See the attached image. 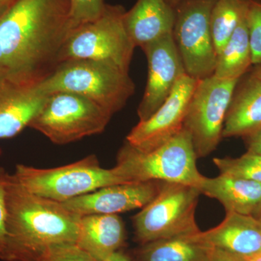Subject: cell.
Listing matches in <instances>:
<instances>
[{
	"label": "cell",
	"mask_w": 261,
	"mask_h": 261,
	"mask_svg": "<svg viewBox=\"0 0 261 261\" xmlns=\"http://www.w3.org/2000/svg\"><path fill=\"white\" fill-rule=\"evenodd\" d=\"M73 29L70 0H15L0 17V74L39 84Z\"/></svg>",
	"instance_id": "obj_1"
},
{
	"label": "cell",
	"mask_w": 261,
	"mask_h": 261,
	"mask_svg": "<svg viewBox=\"0 0 261 261\" xmlns=\"http://www.w3.org/2000/svg\"><path fill=\"white\" fill-rule=\"evenodd\" d=\"M5 261H36L49 247L76 244L82 216L63 202L29 192L10 175Z\"/></svg>",
	"instance_id": "obj_2"
},
{
	"label": "cell",
	"mask_w": 261,
	"mask_h": 261,
	"mask_svg": "<svg viewBox=\"0 0 261 261\" xmlns=\"http://www.w3.org/2000/svg\"><path fill=\"white\" fill-rule=\"evenodd\" d=\"M41 93L71 92L96 103L113 115L126 106L135 92L128 72L106 62L70 60L60 63L37 85Z\"/></svg>",
	"instance_id": "obj_3"
},
{
	"label": "cell",
	"mask_w": 261,
	"mask_h": 261,
	"mask_svg": "<svg viewBox=\"0 0 261 261\" xmlns=\"http://www.w3.org/2000/svg\"><path fill=\"white\" fill-rule=\"evenodd\" d=\"M192 137L185 128L163 145L142 152L125 142L117 154L116 167L126 183L171 182L198 189L205 176L198 171Z\"/></svg>",
	"instance_id": "obj_4"
},
{
	"label": "cell",
	"mask_w": 261,
	"mask_h": 261,
	"mask_svg": "<svg viewBox=\"0 0 261 261\" xmlns=\"http://www.w3.org/2000/svg\"><path fill=\"white\" fill-rule=\"evenodd\" d=\"M13 175L29 192L60 202L102 187L126 183L116 167L102 168L94 154L57 168H38L18 164Z\"/></svg>",
	"instance_id": "obj_5"
},
{
	"label": "cell",
	"mask_w": 261,
	"mask_h": 261,
	"mask_svg": "<svg viewBox=\"0 0 261 261\" xmlns=\"http://www.w3.org/2000/svg\"><path fill=\"white\" fill-rule=\"evenodd\" d=\"M125 11L121 5L106 4L99 18L72 29L60 51L58 64L70 60H91L128 72L135 47L123 24Z\"/></svg>",
	"instance_id": "obj_6"
},
{
	"label": "cell",
	"mask_w": 261,
	"mask_h": 261,
	"mask_svg": "<svg viewBox=\"0 0 261 261\" xmlns=\"http://www.w3.org/2000/svg\"><path fill=\"white\" fill-rule=\"evenodd\" d=\"M201 195L197 187L162 181L158 195L132 219L141 245L200 232L195 212Z\"/></svg>",
	"instance_id": "obj_7"
},
{
	"label": "cell",
	"mask_w": 261,
	"mask_h": 261,
	"mask_svg": "<svg viewBox=\"0 0 261 261\" xmlns=\"http://www.w3.org/2000/svg\"><path fill=\"white\" fill-rule=\"evenodd\" d=\"M112 116L87 98L56 92L47 94L29 127L56 145H67L102 133Z\"/></svg>",
	"instance_id": "obj_8"
},
{
	"label": "cell",
	"mask_w": 261,
	"mask_h": 261,
	"mask_svg": "<svg viewBox=\"0 0 261 261\" xmlns=\"http://www.w3.org/2000/svg\"><path fill=\"white\" fill-rule=\"evenodd\" d=\"M239 82L214 75L197 80L183 127L191 136L197 159L212 153L223 138L225 118Z\"/></svg>",
	"instance_id": "obj_9"
},
{
	"label": "cell",
	"mask_w": 261,
	"mask_h": 261,
	"mask_svg": "<svg viewBox=\"0 0 261 261\" xmlns=\"http://www.w3.org/2000/svg\"><path fill=\"white\" fill-rule=\"evenodd\" d=\"M216 0H183L175 8L173 37L187 75L196 80L214 75L217 61L211 28Z\"/></svg>",
	"instance_id": "obj_10"
},
{
	"label": "cell",
	"mask_w": 261,
	"mask_h": 261,
	"mask_svg": "<svg viewBox=\"0 0 261 261\" xmlns=\"http://www.w3.org/2000/svg\"><path fill=\"white\" fill-rule=\"evenodd\" d=\"M197 82L187 73L182 75L162 106L147 121H139L126 142L142 152H149L179 133Z\"/></svg>",
	"instance_id": "obj_11"
},
{
	"label": "cell",
	"mask_w": 261,
	"mask_h": 261,
	"mask_svg": "<svg viewBox=\"0 0 261 261\" xmlns=\"http://www.w3.org/2000/svg\"><path fill=\"white\" fill-rule=\"evenodd\" d=\"M142 49L147 57L148 76L137 114L140 121H145L162 106L186 71L173 34L149 43Z\"/></svg>",
	"instance_id": "obj_12"
},
{
	"label": "cell",
	"mask_w": 261,
	"mask_h": 261,
	"mask_svg": "<svg viewBox=\"0 0 261 261\" xmlns=\"http://www.w3.org/2000/svg\"><path fill=\"white\" fill-rule=\"evenodd\" d=\"M162 181L130 182L102 187L63 202L80 216L95 214H117L142 209L158 195Z\"/></svg>",
	"instance_id": "obj_13"
},
{
	"label": "cell",
	"mask_w": 261,
	"mask_h": 261,
	"mask_svg": "<svg viewBox=\"0 0 261 261\" xmlns=\"http://www.w3.org/2000/svg\"><path fill=\"white\" fill-rule=\"evenodd\" d=\"M37 85L17 75L0 74V139L11 138L29 127L47 96Z\"/></svg>",
	"instance_id": "obj_14"
},
{
	"label": "cell",
	"mask_w": 261,
	"mask_h": 261,
	"mask_svg": "<svg viewBox=\"0 0 261 261\" xmlns=\"http://www.w3.org/2000/svg\"><path fill=\"white\" fill-rule=\"evenodd\" d=\"M190 238L243 257L261 253V224L251 215L226 213L221 224Z\"/></svg>",
	"instance_id": "obj_15"
},
{
	"label": "cell",
	"mask_w": 261,
	"mask_h": 261,
	"mask_svg": "<svg viewBox=\"0 0 261 261\" xmlns=\"http://www.w3.org/2000/svg\"><path fill=\"white\" fill-rule=\"evenodd\" d=\"M175 20L176 10L166 0H137L123 14L125 29L135 47L173 34Z\"/></svg>",
	"instance_id": "obj_16"
},
{
	"label": "cell",
	"mask_w": 261,
	"mask_h": 261,
	"mask_svg": "<svg viewBox=\"0 0 261 261\" xmlns=\"http://www.w3.org/2000/svg\"><path fill=\"white\" fill-rule=\"evenodd\" d=\"M124 223L117 214L88 215L81 217L77 245L98 260L106 261L123 246Z\"/></svg>",
	"instance_id": "obj_17"
},
{
	"label": "cell",
	"mask_w": 261,
	"mask_h": 261,
	"mask_svg": "<svg viewBox=\"0 0 261 261\" xmlns=\"http://www.w3.org/2000/svg\"><path fill=\"white\" fill-rule=\"evenodd\" d=\"M198 190L221 202L226 213L252 215L261 204V184L247 178L221 173L215 178L205 176Z\"/></svg>",
	"instance_id": "obj_18"
},
{
	"label": "cell",
	"mask_w": 261,
	"mask_h": 261,
	"mask_svg": "<svg viewBox=\"0 0 261 261\" xmlns=\"http://www.w3.org/2000/svg\"><path fill=\"white\" fill-rule=\"evenodd\" d=\"M260 126L261 80L250 75L235 89L225 118L222 137H245Z\"/></svg>",
	"instance_id": "obj_19"
},
{
	"label": "cell",
	"mask_w": 261,
	"mask_h": 261,
	"mask_svg": "<svg viewBox=\"0 0 261 261\" xmlns=\"http://www.w3.org/2000/svg\"><path fill=\"white\" fill-rule=\"evenodd\" d=\"M246 13L224 49L217 56L214 73L217 78L240 80L252 65Z\"/></svg>",
	"instance_id": "obj_20"
},
{
	"label": "cell",
	"mask_w": 261,
	"mask_h": 261,
	"mask_svg": "<svg viewBox=\"0 0 261 261\" xmlns=\"http://www.w3.org/2000/svg\"><path fill=\"white\" fill-rule=\"evenodd\" d=\"M210 248L190 236L156 240L142 245L137 261H208Z\"/></svg>",
	"instance_id": "obj_21"
},
{
	"label": "cell",
	"mask_w": 261,
	"mask_h": 261,
	"mask_svg": "<svg viewBox=\"0 0 261 261\" xmlns=\"http://www.w3.org/2000/svg\"><path fill=\"white\" fill-rule=\"evenodd\" d=\"M248 0H216L211 15V28L219 56L232 36L243 15Z\"/></svg>",
	"instance_id": "obj_22"
},
{
	"label": "cell",
	"mask_w": 261,
	"mask_h": 261,
	"mask_svg": "<svg viewBox=\"0 0 261 261\" xmlns=\"http://www.w3.org/2000/svg\"><path fill=\"white\" fill-rule=\"evenodd\" d=\"M221 174L247 178L261 184V155L248 152L240 157L214 159Z\"/></svg>",
	"instance_id": "obj_23"
},
{
	"label": "cell",
	"mask_w": 261,
	"mask_h": 261,
	"mask_svg": "<svg viewBox=\"0 0 261 261\" xmlns=\"http://www.w3.org/2000/svg\"><path fill=\"white\" fill-rule=\"evenodd\" d=\"M247 21L252 65H261V0H248Z\"/></svg>",
	"instance_id": "obj_24"
},
{
	"label": "cell",
	"mask_w": 261,
	"mask_h": 261,
	"mask_svg": "<svg viewBox=\"0 0 261 261\" xmlns=\"http://www.w3.org/2000/svg\"><path fill=\"white\" fill-rule=\"evenodd\" d=\"M36 261H100L77 244H65L48 248Z\"/></svg>",
	"instance_id": "obj_25"
},
{
	"label": "cell",
	"mask_w": 261,
	"mask_h": 261,
	"mask_svg": "<svg viewBox=\"0 0 261 261\" xmlns=\"http://www.w3.org/2000/svg\"><path fill=\"white\" fill-rule=\"evenodd\" d=\"M73 28L99 18L106 4L104 0H70Z\"/></svg>",
	"instance_id": "obj_26"
},
{
	"label": "cell",
	"mask_w": 261,
	"mask_h": 261,
	"mask_svg": "<svg viewBox=\"0 0 261 261\" xmlns=\"http://www.w3.org/2000/svg\"><path fill=\"white\" fill-rule=\"evenodd\" d=\"M9 173L4 168L0 167V259L4 260L7 249V185Z\"/></svg>",
	"instance_id": "obj_27"
},
{
	"label": "cell",
	"mask_w": 261,
	"mask_h": 261,
	"mask_svg": "<svg viewBox=\"0 0 261 261\" xmlns=\"http://www.w3.org/2000/svg\"><path fill=\"white\" fill-rule=\"evenodd\" d=\"M208 261L248 260H247L246 257L237 255V254L232 253V252L221 250V249L215 248V247H211L210 250H209Z\"/></svg>",
	"instance_id": "obj_28"
},
{
	"label": "cell",
	"mask_w": 261,
	"mask_h": 261,
	"mask_svg": "<svg viewBox=\"0 0 261 261\" xmlns=\"http://www.w3.org/2000/svg\"><path fill=\"white\" fill-rule=\"evenodd\" d=\"M244 138L246 142L247 151L261 155V126Z\"/></svg>",
	"instance_id": "obj_29"
},
{
	"label": "cell",
	"mask_w": 261,
	"mask_h": 261,
	"mask_svg": "<svg viewBox=\"0 0 261 261\" xmlns=\"http://www.w3.org/2000/svg\"><path fill=\"white\" fill-rule=\"evenodd\" d=\"M106 261H132V260L128 255H126V254L118 250V251L113 253V255Z\"/></svg>",
	"instance_id": "obj_30"
},
{
	"label": "cell",
	"mask_w": 261,
	"mask_h": 261,
	"mask_svg": "<svg viewBox=\"0 0 261 261\" xmlns=\"http://www.w3.org/2000/svg\"><path fill=\"white\" fill-rule=\"evenodd\" d=\"M15 1V0H0V17L4 15Z\"/></svg>",
	"instance_id": "obj_31"
},
{
	"label": "cell",
	"mask_w": 261,
	"mask_h": 261,
	"mask_svg": "<svg viewBox=\"0 0 261 261\" xmlns=\"http://www.w3.org/2000/svg\"><path fill=\"white\" fill-rule=\"evenodd\" d=\"M250 75L261 80V65H257L256 68L253 70V71L252 72L251 75Z\"/></svg>",
	"instance_id": "obj_32"
},
{
	"label": "cell",
	"mask_w": 261,
	"mask_h": 261,
	"mask_svg": "<svg viewBox=\"0 0 261 261\" xmlns=\"http://www.w3.org/2000/svg\"><path fill=\"white\" fill-rule=\"evenodd\" d=\"M251 216H253V217L255 218V219H256L257 221L261 224V204L259 205V207H257L256 210H255V212L251 215Z\"/></svg>",
	"instance_id": "obj_33"
},
{
	"label": "cell",
	"mask_w": 261,
	"mask_h": 261,
	"mask_svg": "<svg viewBox=\"0 0 261 261\" xmlns=\"http://www.w3.org/2000/svg\"><path fill=\"white\" fill-rule=\"evenodd\" d=\"M248 261H261V253L252 255L250 257H245Z\"/></svg>",
	"instance_id": "obj_34"
},
{
	"label": "cell",
	"mask_w": 261,
	"mask_h": 261,
	"mask_svg": "<svg viewBox=\"0 0 261 261\" xmlns=\"http://www.w3.org/2000/svg\"><path fill=\"white\" fill-rule=\"evenodd\" d=\"M166 1L167 2L168 4L171 5V6L175 8L181 1H183V0H166Z\"/></svg>",
	"instance_id": "obj_35"
}]
</instances>
